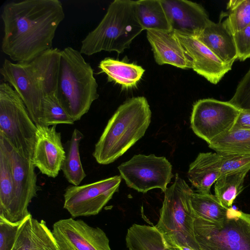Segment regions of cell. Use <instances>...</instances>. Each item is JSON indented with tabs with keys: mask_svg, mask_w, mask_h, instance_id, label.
I'll list each match as a JSON object with an SVG mask.
<instances>
[{
	"mask_svg": "<svg viewBox=\"0 0 250 250\" xmlns=\"http://www.w3.org/2000/svg\"><path fill=\"white\" fill-rule=\"evenodd\" d=\"M59 0H24L6 3L1 18L2 52L13 61L31 60L52 48L56 30L64 19Z\"/></svg>",
	"mask_w": 250,
	"mask_h": 250,
	"instance_id": "6da1fadb",
	"label": "cell"
},
{
	"mask_svg": "<svg viewBox=\"0 0 250 250\" xmlns=\"http://www.w3.org/2000/svg\"><path fill=\"white\" fill-rule=\"evenodd\" d=\"M61 50H47L30 61L5 59L0 71L4 82L19 94L36 125H41L43 98L57 91Z\"/></svg>",
	"mask_w": 250,
	"mask_h": 250,
	"instance_id": "7a4b0ae2",
	"label": "cell"
},
{
	"mask_svg": "<svg viewBox=\"0 0 250 250\" xmlns=\"http://www.w3.org/2000/svg\"><path fill=\"white\" fill-rule=\"evenodd\" d=\"M151 117L145 97H133L125 102L109 120L95 145L92 155L97 162L107 165L124 154L144 136Z\"/></svg>",
	"mask_w": 250,
	"mask_h": 250,
	"instance_id": "3957f363",
	"label": "cell"
},
{
	"mask_svg": "<svg viewBox=\"0 0 250 250\" xmlns=\"http://www.w3.org/2000/svg\"><path fill=\"white\" fill-rule=\"evenodd\" d=\"M97 89L93 70L80 51L70 46L61 50L56 94L74 122L99 98Z\"/></svg>",
	"mask_w": 250,
	"mask_h": 250,
	"instance_id": "277c9868",
	"label": "cell"
},
{
	"mask_svg": "<svg viewBox=\"0 0 250 250\" xmlns=\"http://www.w3.org/2000/svg\"><path fill=\"white\" fill-rule=\"evenodd\" d=\"M143 30L136 16L135 1L115 0L97 27L82 41L80 51L87 56L102 51L122 53Z\"/></svg>",
	"mask_w": 250,
	"mask_h": 250,
	"instance_id": "5b68a950",
	"label": "cell"
},
{
	"mask_svg": "<svg viewBox=\"0 0 250 250\" xmlns=\"http://www.w3.org/2000/svg\"><path fill=\"white\" fill-rule=\"evenodd\" d=\"M164 192L160 217L155 226L167 244L177 250L187 247L200 250L194 233V214L191 203L193 191L178 173Z\"/></svg>",
	"mask_w": 250,
	"mask_h": 250,
	"instance_id": "8992f818",
	"label": "cell"
},
{
	"mask_svg": "<svg viewBox=\"0 0 250 250\" xmlns=\"http://www.w3.org/2000/svg\"><path fill=\"white\" fill-rule=\"evenodd\" d=\"M37 127L19 94L7 83L0 84V136L17 153L31 160Z\"/></svg>",
	"mask_w": 250,
	"mask_h": 250,
	"instance_id": "52a82bcc",
	"label": "cell"
},
{
	"mask_svg": "<svg viewBox=\"0 0 250 250\" xmlns=\"http://www.w3.org/2000/svg\"><path fill=\"white\" fill-rule=\"evenodd\" d=\"M194 218V236L200 250H250V214L231 208L219 222Z\"/></svg>",
	"mask_w": 250,
	"mask_h": 250,
	"instance_id": "ba28073f",
	"label": "cell"
},
{
	"mask_svg": "<svg viewBox=\"0 0 250 250\" xmlns=\"http://www.w3.org/2000/svg\"><path fill=\"white\" fill-rule=\"evenodd\" d=\"M118 168L127 187L144 193L156 188L164 192L174 177L170 163L154 154L135 155Z\"/></svg>",
	"mask_w": 250,
	"mask_h": 250,
	"instance_id": "9c48e42d",
	"label": "cell"
},
{
	"mask_svg": "<svg viewBox=\"0 0 250 250\" xmlns=\"http://www.w3.org/2000/svg\"><path fill=\"white\" fill-rule=\"evenodd\" d=\"M240 110L230 103L203 99L193 105L190 126L194 133L209 144L233 127Z\"/></svg>",
	"mask_w": 250,
	"mask_h": 250,
	"instance_id": "30bf717a",
	"label": "cell"
},
{
	"mask_svg": "<svg viewBox=\"0 0 250 250\" xmlns=\"http://www.w3.org/2000/svg\"><path fill=\"white\" fill-rule=\"evenodd\" d=\"M121 176L116 175L81 186H69L65 189L63 208L74 218L99 214L118 191Z\"/></svg>",
	"mask_w": 250,
	"mask_h": 250,
	"instance_id": "8fae6325",
	"label": "cell"
},
{
	"mask_svg": "<svg viewBox=\"0 0 250 250\" xmlns=\"http://www.w3.org/2000/svg\"><path fill=\"white\" fill-rule=\"evenodd\" d=\"M52 231L60 250H111L104 231L82 220L60 219Z\"/></svg>",
	"mask_w": 250,
	"mask_h": 250,
	"instance_id": "7c38bea8",
	"label": "cell"
},
{
	"mask_svg": "<svg viewBox=\"0 0 250 250\" xmlns=\"http://www.w3.org/2000/svg\"><path fill=\"white\" fill-rule=\"evenodd\" d=\"M11 159L14 183V198L9 216L11 222L23 220L30 213L28 208L37 196L40 188L37 185L35 167L31 160L20 155L11 147Z\"/></svg>",
	"mask_w": 250,
	"mask_h": 250,
	"instance_id": "4fadbf2b",
	"label": "cell"
},
{
	"mask_svg": "<svg viewBox=\"0 0 250 250\" xmlns=\"http://www.w3.org/2000/svg\"><path fill=\"white\" fill-rule=\"evenodd\" d=\"M36 142L31 161L41 172L56 178L61 170L65 151L56 125H36Z\"/></svg>",
	"mask_w": 250,
	"mask_h": 250,
	"instance_id": "5bb4252c",
	"label": "cell"
},
{
	"mask_svg": "<svg viewBox=\"0 0 250 250\" xmlns=\"http://www.w3.org/2000/svg\"><path fill=\"white\" fill-rule=\"evenodd\" d=\"M192 63V69L210 83L216 84L231 67L225 64L198 38L173 31Z\"/></svg>",
	"mask_w": 250,
	"mask_h": 250,
	"instance_id": "9a60e30c",
	"label": "cell"
},
{
	"mask_svg": "<svg viewBox=\"0 0 250 250\" xmlns=\"http://www.w3.org/2000/svg\"><path fill=\"white\" fill-rule=\"evenodd\" d=\"M169 18L172 31L198 38L210 21L200 4L187 0H161Z\"/></svg>",
	"mask_w": 250,
	"mask_h": 250,
	"instance_id": "2e32d148",
	"label": "cell"
},
{
	"mask_svg": "<svg viewBox=\"0 0 250 250\" xmlns=\"http://www.w3.org/2000/svg\"><path fill=\"white\" fill-rule=\"evenodd\" d=\"M146 37L157 64H168L182 69L192 68L190 58L173 31L147 30Z\"/></svg>",
	"mask_w": 250,
	"mask_h": 250,
	"instance_id": "e0dca14e",
	"label": "cell"
},
{
	"mask_svg": "<svg viewBox=\"0 0 250 250\" xmlns=\"http://www.w3.org/2000/svg\"><path fill=\"white\" fill-rule=\"evenodd\" d=\"M11 250H60L46 222L30 214L21 223Z\"/></svg>",
	"mask_w": 250,
	"mask_h": 250,
	"instance_id": "ac0fdd59",
	"label": "cell"
},
{
	"mask_svg": "<svg viewBox=\"0 0 250 250\" xmlns=\"http://www.w3.org/2000/svg\"><path fill=\"white\" fill-rule=\"evenodd\" d=\"M221 165V156L216 152L200 153L189 165L187 177L198 193H210L220 177Z\"/></svg>",
	"mask_w": 250,
	"mask_h": 250,
	"instance_id": "d6986e66",
	"label": "cell"
},
{
	"mask_svg": "<svg viewBox=\"0 0 250 250\" xmlns=\"http://www.w3.org/2000/svg\"><path fill=\"white\" fill-rule=\"evenodd\" d=\"M197 38L225 64L232 67L237 59L236 46L233 35L225 28L222 22L215 23L210 21Z\"/></svg>",
	"mask_w": 250,
	"mask_h": 250,
	"instance_id": "ffe728a7",
	"label": "cell"
},
{
	"mask_svg": "<svg viewBox=\"0 0 250 250\" xmlns=\"http://www.w3.org/2000/svg\"><path fill=\"white\" fill-rule=\"evenodd\" d=\"M11 146L0 136V216L8 219L14 198Z\"/></svg>",
	"mask_w": 250,
	"mask_h": 250,
	"instance_id": "44dd1931",
	"label": "cell"
},
{
	"mask_svg": "<svg viewBox=\"0 0 250 250\" xmlns=\"http://www.w3.org/2000/svg\"><path fill=\"white\" fill-rule=\"evenodd\" d=\"M128 250H177L170 247L154 226L133 224L125 236Z\"/></svg>",
	"mask_w": 250,
	"mask_h": 250,
	"instance_id": "7402d4cb",
	"label": "cell"
},
{
	"mask_svg": "<svg viewBox=\"0 0 250 250\" xmlns=\"http://www.w3.org/2000/svg\"><path fill=\"white\" fill-rule=\"evenodd\" d=\"M98 67L107 75L109 82H114L126 88L136 86L145 71L142 67L133 63L111 58L101 61Z\"/></svg>",
	"mask_w": 250,
	"mask_h": 250,
	"instance_id": "603a6c76",
	"label": "cell"
},
{
	"mask_svg": "<svg viewBox=\"0 0 250 250\" xmlns=\"http://www.w3.org/2000/svg\"><path fill=\"white\" fill-rule=\"evenodd\" d=\"M135 10L138 21L144 30L172 31L161 0L135 1Z\"/></svg>",
	"mask_w": 250,
	"mask_h": 250,
	"instance_id": "cb8c5ba5",
	"label": "cell"
},
{
	"mask_svg": "<svg viewBox=\"0 0 250 250\" xmlns=\"http://www.w3.org/2000/svg\"><path fill=\"white\" fill-rule=\"evenodd\" d=\"M208 146L219 154L250 156V129H232Z\"/></svg>",
	"mask_w": 250,
	"mask_h": 250,
	"instance_id": "d4e9b609",
	"label": "cell"
},
{
	"mask_svg": "<svg viewBox=\"0 0 250 250\" xmlns=\"http://www.w3.org/2000/svg\"><path fill=\"white\" fill-rule=\"evenodd\" d=\"M83 135L75 128L70 139L66 143L65 158L61 170L67 181L74 186H79L86 177L80 159L79 145Z\"/></svg>",
	"mask_w": 250,
	"mask_h": 250,
	"instance_id": "484cf974",
	"label": "cell"
},
{
	"mask_svg": "<svg viewBox=\"0 0 250 250\" xmlns=\"http://www.w3.org/2000/svg\"><path fill=\"white\" fill-rule=\"evenodd\" d=\"M191 203L194 217L212 222L223 220L229 209L222 205L215 195L210 193L193 192Z\"/></svg>",
	"mask_w": 250,
	"mask_h": 250,
	"instance_id": "4316f807",
	"label": "cell"
},
{
	"mask_svg": "<svg viewBox=\"0 0 250 250\" xmlns=\"http://www.w3.org/2000/svg\"><path fill=\"white\" fill-rule=\"evenodd\" d=\"M249 171L246 170L220 177L214 183L215 196L226 208H232L235 199L243 191Z\"/></svg>",
	"mask_w": 250,
	"mask_h": 250,
	"instance_id": "83f0119b",
	"label": "cell"
},
{
	"mask_svg": "<svg viewBox=\"0 0 250 250\" xmlns=\"http://www.w3.org/2000/svg\"><path fill=\"white\" fill-rule=\"evenodd\" d=\"M74 121L60 102L56 92L45 96L42 101L41 125H73Z\"/></svg>",
	"mask_w": 250,
	"mask_h": 250,
	"instance_id": "f1b7e54d",
	"label": "cell"
},
{
	"mask_svg": "<svg viewBox=\"0 0 250 250\" xmlns=\"http://www.w3.org/2000/svg\"><path fill=\"white\" fill-rule=\"evenodd\" d=\"M229 14L222 21L232 35L250 24V0H231L227 3Z\"/></svg>",
	"mask_w": 250,
	"mask_h": 250,
	"instance_id": "f546056e",
	"label": "cell"
},
{
	"mask_svg": "<svg viewBox=\"0 0 250 250\" xmlns=\"http://www.w3.org/2000/svg\"><path fill=\"white\" fill-rule=\"evenodd\" d=\"M219 154L221 161L220 177L246 170H250V156Z\"/></svg>",
	"mask_w": 250,
	"mask_h": 250,
	"instance_id": "4dcf8cb0",
	"label": "cell"
},
{
	"mask_svg": "<svg viewBox=\"0 0 250 250\" xmlns=\"http://www.w3.org/2000/svg\"><path fill=\"white\" fill-rule=\"evenodd\" d=\"M229 102L240 110L250 111V68L238 83Z\"/></svg>",
	"mask_w": 250,
	"mask_h": 250,
	"instance_id": "1f68e13d",
	"label": "cell"
},
{
	"mask_svg": "<svg viewBox=\"0 0 250 250\" xmlns=\"http://www.w3.org/2000/svg\"><path fill=\"white\" fill-rule=\"evenodd\" d=\"M21 221L11 222L0 216V250H11Z\"/></svg>",
	"mask_w": 250,
	"mask_h": 250,
	"instance_id": "d6a6232c",
	"label": "cell"
},
{
	"mask_svg": "<svg viewBox=\"0 0 250 250\" xmlns=\"http://www.w3.org/2000/svg\"><path fill=\"white\" fill-rule=\"evenodd\" d=\"M233 35L237 51V59L244 61L250 58V24Z\"/></svg>",
	"mask_w": 250,
	"mask_h": 250,
	"instance_id": "836d02e7",
	"label": "cell"
},
{
	"mask_svg": "<svg viewBox=\"0 0 250 250\" xmlns=\"http://www.w3.org/2000/svg\"><path fill=\"white\" fill-rule=\"evenodd\" d=\"M232 129H250V111H240Z\"/></svg>",
	"mask_w": 250,
	"mask_h": 250,
	"instance_id": "e575fe53",
	"label": "cell"
},
{
	"mask_svg": "<svg viewBox=\"0 0 250 250\" xmlns=\"http://www.w3.org/2000/svg\"><path fill=\"white\" fill-rule=\"evenodd\" d=\"M178 250H192L190 248H187V247H182V248H180Z\"/></svg>",
	"mask_w": 250,
	"mask_h": 250,
	"instance_id": "d590c367",
	"label": "cell"
}]
</instances>
